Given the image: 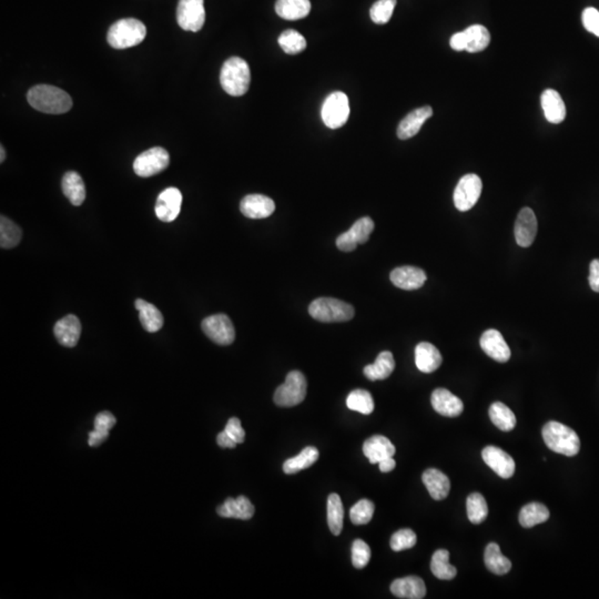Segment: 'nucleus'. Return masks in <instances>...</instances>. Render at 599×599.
Here are the masks:
<instances>
[{"label": "nucleus", "mask_w": 599, "mask_h": 599, "mask_svg": "<svg viewBox=\"0 0 599 599\" xmlns=\"http://www.w3.org/2000/svg\"><path fill=\"white\" fill-rule=\"evenodd\" d=\"M29 105L40 112L62 115L72 107V99L66 91L50 85H37L27 95Z\"/></svg>", "instance_id": "f257e3e1"}, {"label": "nucleus", "mask_w": 599, "mask_h": 599, "mask_svg": "<svg viewBox=\"0 0 599 599\" xmlns=\"http://www.w3.org/2000/svg\"><path fill=\"white\" fill-rule=\"evenodd\" d=\"M223 91L233 97H241L249 91L251 71L249 64L240 57H231L224 62L220 72Z\"/></svg>", "instance_id": "f03ea898"}, {"label": "nucleus", "mask_w": 599, "mask_h": 599, "mask_svg": "<svg viewBox=\"0 0 599 599\" xmlns=\"http://www.w3.org/2000/svg\"><path fill=\"white\" fill-rule=\"evenodd\" d=\"M546 446L553 452L566 456H575L581 450V440L575 431L558 422H548L543 427Z\"/></svg>", "instance_id": "7ed1b4c3"}, {"label": "nucleus", "mask_w": 599, "mask_h": 599, "mask_svg": "<svg viewBox=\"0 0 599 599\" xmlns=\"http://www.w3.org/2000/svg\"><path fill=\"white\" fill-rule=\"evenodd\" d=\"M147 36V28L138 19H121L113 23L107 35V40L115 50H127L138 46Z\"/></svg>", "instance_id": "20e7f679"}, {"label": "nucleus", "mask_w": 599, "mask_h": 599, "mask_svg": "<svg viewBox=\"0 0 599 599\" xmlns=\"http://www.w3.org/2000/svg\"><path fill=\"white\" fill-rule=\"evenodd\" d=\"M309 313L320 322H347L354 317V308L347 302L333 298H319L309 306Z\"/></svg>", "instance_id": "39448f33"}, {"label": "nucleus", "mask_w": 599, "mask_h": 599, "mask_svg": "<svg viewBox=\"0 0 599 599\" xmlns=\"http://www.w3.org/2000/svg\"><path fill=\"white\" fill-rule=\"evenodd\" d=\"M306 376L300 371H292L286 376V382L277 388L274 403L282 407H296L306 399Z\"/></svg>", "instance_id": "423d86ee"}, {"label": "nucleus", "mask_w": 599, "mask_h": 599, "mask_svg": "<svg viewBox=\"0 0 599 599\" xmlns=\"http://www.w3.org/2000/svg\"><path fill=\"white\" fill-rule=\"evenodd\" d=\"M322 120L330 129H337L347 124L350 116V103L342 91L330 93L321 111Z\"/></svg>", "instance_id": "0eeeda50"}, {"label": "nucleus", "mask_w": 599, "mask_h": 599, "mask_svg": "<svg viewBox=\"0 0 599 599\" xmlns=\"http://www.w3.org/2000/svg\"><path fill=\"white\" fill-rule=\"evenodd\" d=\"M483 183L481 178L474 173H468L460 178L454 191V204L460 211L471 210L481 197Z\"/></svg>", "instance_id": "6e6552de"}, {"label": "nucleus", "mask_w": 599, "mask_h": 599, "mask_svg": "<svg viewBox=\"0 0 599 599\" xmlns=\"http://www.w3.org/2000/svg\"><path fill=\"white\" fill-rule=\"evenodd\" d=\"M170 163L169 153L161 147H153L142 152L134 160V170L136 175L149 178L163 173Z\"/></svg>", "instance_id": "1a4fd4ad"}, {"label": "nucleus", "mask_w": 599, "mask_h": 599, "mask_svg": "<svg viewBox=\"0 0 599 599\" xmlns=\"http://www.w3.org/2000/svg\"><path fill=\"white\" fill-rule=\"evenodd\" d=\"M177 21L183 30H201L206 21L204 0H179Z\"/></svg>", "instance_id": "9d476101"}, {"label": "nucleus", "mask_w": 599, "mask_h": 599, "mask_svg": "<svg viewBox=\"0 0 599 599\" xmlns=\"http://www.w3.org/2000/svg\"><path fill=\"white\" fill-rule=\"evenodd\" d=\"M374 230V222L370 216L359 219L349 231L339 234L337 239V249L343 252L354 251L358 245L366 243Z\"/></svg>", "instance_id": "9b49d317"}, {"label": "nucleus", "mask_w": 599, "mask_h": 599, "mask_svg": "<svg viewBox=\"0 0 599 599\" xmlns=\"http://www.w3.org/2000/svg\"><path fill=\"white\" fill-rule=\"evenodd\" d=\"M202 330L209 339L219 345H230L235 339L231 320L226 314H214L202 321Z\"/></svg>", "instance_id": "f8f14e48"}, {"label": "nucleus", "mask_w": 599, "mask_h": 599, "mask_svg": "<svg viewBox=\"0 0 599 599\" xmlns=\"http://www.w3.org/2000/svg\"><path fill=\"white\" fill-rule=\"evenodd\" d=\"M182 193L177 188H168L160 193L155 211L160 221L173 222L180 214Z\"/></svg>", "instance_id": "ddd939ff"}, {"label": "nucleus", "mask_w": 599, "mask_h": 599, "mask_svg": "<svg viewBox=\"0 0 599 599\" xmlns=\"http://www.w3.org/2000/svg\"><path fill=\"white\" fill-rule=\"evenodd\" d=\"M482 458L485 464L501 479H511L514 475V460L501 448L496 446H487L482 452Z\"/></svg>", "instance_id": "4468645a"}, {"label": "nucleus", "mask_w": 599, "mask_h": 599, "mask_svg": "<svg viewBox=\"0 0 599 599\" xmlns=\"http://www.w3.org/2000/svg\"><path fill=\"white\" fill-rule=\"evenodd\" d=\"M515 239L517 245L528 248L535 241L537 234V219L530 208H523L515 222Z\"/></svg>", "instance_id": "2eb2a0df"}, {"label": "nucleus", "mask_w": 599, "mask_h": 599, "mask_svg": "<svg viewBox=\"0 0 599 599\" xmlns=\"http://www.w3.org/2000/svg\"><path fill=\"white\" fill-rule=\"evenodd\" d=\"M479 343H481L482 350L493 360L505 363L511 359V349L505 342L501 332L497 330L491 329L484 332Z\"/></svg>", "instance_id": "dca6fc26"}, {"label": "nucleus", "mask_w": 599, "mask_h": 599, "mask_svg": "<svg viewBox=\"0 0 599 599\" xmlns=\"http://www.w3.org/2000/svg\"><path fill=\"white\" fill-rule=\"evenodd\" d=\"M433 409L443 417H456L462 414L463 402L446 388H436L431 397Z\"/></svg>", "instance_id": "f3484780"}, {"label": "nucleus", "mask_w": 599, "mask_h": 599, "mask_svg": "<svg viewBox=\"0 0 599 599\" xmlns=\"http://www.w3.org/2000/svg\"><path fill=\"white\" fill-rule=\"evenodd\" d=\"M390 279L394 286L402 290H417L424 286L426 274L422 269L405 265L392 271Z\"/></svg>", "instance_id": "a211bd4d"}, {"label": "nucleus", "mask_w": 599, "mask_h": 599, "mask_svg": "<svg viewBox=\"0 0 599 599\" xmlns=\"http://www.w3.org/2000/svg\"><path fill=\"white\" fill-rule=\"evenodd\" d=\"M242 214L249 219H265L274 212V201L263 194H249L240 204Z\"/></svg>", "instance_id": "6ab92c4d"}, {"label": "nucleus", "mask_w": 599, "mask_h": 599, "mask_svg": "<svg viewBox=\"0 0 599 599\" xmlns=\"http://www.w3.org/2000/svg\"><path fill=\"white\" fill-rule=\"evenodd\" d=\"M433 116V109L430 106L421 107L411 111L397 127V136L401 140L411 139L419 134L427 119Z\"/></svg>", "instance_id": "aec40b11"}, {"label": "nucleus", "mask_w": 599, "mask_h": 599, "mask_svg": "<svg viewBox=\"0 0 599 599\" xmlns=\"http://www.w3.org/2000/svg\"><path fill=\"white\" fill-rule=\"evenodd\" d=\"M54 333L60 344L66 347H76L81 335V323L76 315L69 314L57 322Z\"/></svg>", "instance_id": "412c9836"}, {"label": "nucleus", "mask_w": 599, "mask_h": 599, "mask_svg": "<svg viewBox=\"0 0 599 599\" xmlns=\"http://www.w3.org/2000/svg\"><path fill=\"white\" fill-rule=\"evenodd\" d=\"M216 512L224 518H237V520L248 521L252 518L255 508L250 499L245 496L238 499L228 497L223 504L216 508Z\"/></svg>", "instance_id": "4be33fe9"}, {"label": "nucleus", "mask_w": 599, "mask_h": 599, "mask_svg": "<svg viewBox=\"0 0 599 599\" xmlns=\"http://www.w3.org/2000/svg\"><path fill=\"white\" fill-rule=\"evenodd\" d=\"M363 453L371 464H378L385 458H393L395 448L388 437L374 435L363 444Z\"/></svg>", "instance_id": "5701e85b"}, {"label": "nucleus", "mask_w": 599, "mask_h": 599, "mask_svg": "<svg viewBox=\"0 0 599 599\" xmlns=\"http://www.w3.org/2000/svg\"><path fill=\"white\" fill-rule=\"evenodd\" d=\"M391 592L397 598L422 599L426 595V586L419 577H404L392 583Z\"/></svg>", "instance_id": "b1692460"}, {"label": "nucleus", "mask_w": 599, "mask_h": 599, "mask_svg": "<svg viewBox=\"0 0 599 599\" xmlns=\"http://www.w3.org/2000/svg\"><path fill=\"white\" fill-rule=\"evenodd\" d=\"M443 358L437 347L429 342H421L415 347V364L423 373H432L442 364Z\"/></svg>", "instance_id": "393cba45"}, {"label": "nucleus", "mask_w": 599, "mask_h": 599, "mask_svg": "<svg viewBox=\"0 0 599 599\" xmlns=\"http://www.w3.org/2000/svg\"><path fill=\"white\" fill-rule=\"evenodd\" d=\"M422 481L435 501H442L450 494V482L448 476L436 468H429L423 473Z\"/></svg>", "instance_id": "a878e982"}, {"label": "nucleus", "mask_w": 599, "mask_h": 599, "mask_svg": "<svg viewBox=\"0 0 599 599\" xmlns=\"http://www.w3.org/2000/svg\"><path fill=\"white\" fill-rule=\"evenodd\" d=\"M542 107L544 115L550 124H558L563 122L566 117V107L561 95L553 89H546L542 93Z\"/></svg>", "instance_id": "bb28decb"}, {"label": "nucleus", "mask_w": 599, "mask_h": 599, "mask_svg": "<svg viewBox=\"0 0 599 599\" xmlns=\"http://www.w3.org/2000/svg\"><path fill=\"white\" fill-rule=\"evenodd\" d=\"M136 309L139 311V319L142 327L150 333H155L163 327L165 319L157 306L149 302L144 301L142 298L136 300Z\"/></svg>", "instance_id": "cd10ccee"}, {"label": "nucleus", "mask_w": 599, "mask_h": 599, "mask_svg": "<svg viewBox=\"0 0 599 599\" xmlns=\"http://www.w3.org/2000/svg\"><path fill=\"white\" fill-rule=\"evenodd\" d=\"M62 189L64 197L74 206H81L86 199V185L83 178L75 171L64 173L62 180Z\"/></svg>", "instance_id": "c85d7f7f"}, {"label": "nucleus", "mask_w": 599, "mask_h": 599, "mask_svg": "<svg viewBox=\"0 0 599 599\" xmlns=\"http://www.w3.org/2000/svg\"><path fill=\"white\" fill-rule=\"evenodd\" d=\"M311 11L310 0H278L275 11L286 21H298L306 18Z\"/></svg>", "instance_id": "c756f323"}, {"label": "nucleus", "mask_w": 599, "mask_h": 599, "mask_svg": "<svg viewBox=\"0 0 599 599\" xmlns=\"http://www.w3.org/2000/svg\"><path fill=\"white\" fill-rule=\"evenodd\" d=\"M394 368H395V361H394L393 354L388 351H384L378 355L376 362L366 366L363 372L371 381H378V380L388 378L393 373Z\"/></svg>", "instance_id": "7c9ffc66"}, {"label": "nucleus", "mask_w": 599, "mask_h": 599, "mask_svg": "<svg viewBox=\"0 0 599 599\" xmlns=\"http://www.w3.org/2000/svg\"><path fill=\"white\" fill-rule=\"evenodd\" d=\"M463 34L465 38V50L471 54L483 52L491 42L489 31L482 25L468 27L463 31Z\"/></svg>", "instance_id": "2f4dec72"}, {"label": "nucleus", "mask_w": 599, "mask_h": 599, "mask_svg": "<svg viewBox=\"0 0 599 599\" xmlns=\"http://www.w3.org/2000/svg\"><path fill=\"white\" fill-rule=\"evenodd\" d=\"M116 424V417L110 412H101L95 419V430L89 433V445L95 448L108 438L109 431Z\"/></svg>", "instance_id": "473e14b6"}, {"label": "nucleus", "mask_w": 599, "mask_h": 599, "mask_svg": "<svg viewBox=\"0 0 599 599\" xmlns=\"http://www.w3.org/2000/svg\"><path fill=\"white\" fill-rule=\"evenodd\" d=\"M319 460V450L314 446H308L303 448L298 455L289 458L286 463L283 464V472L286 474H296L302 470L310 467Z\"/></svg>", "instance_id": "72a5a7b5"}, {"label": "nucleus", "mask_w": 599, "mask_h": 599, "mask_svg": "<svg viewBox=\"0 0 599 599\" xmlns=\"http://www.w3.org/2000/svg\"><path fill=\"white\" fill-rule=\"evenodd\" d=\"M484 561L487 569L496 575H505L512 569V563L508 558L501 555V548L496 543L487 545L484 554Z\"/></svg>", "instance_id": "f704fd0d"}, {"label": "nucleus", "mask_w": 599, "mask_h": 599, "mask_svg": "<svg viewBox=\"0 0 599 599\" xmlns=\"http://www.w3.org/2000/svg\"><path fill=\"white\" fill-rule=\"evenodd\" d=\"M344 508L342 501L337 494H330L327 497V524L330 530L335 536H339L343 530Z\"/></svg>", "instance_id": "c9c22d12"}, {"label": "nucleus", "mask_w": 599, "mask_h": 599, "mask_svg": "<svg viewBox=\"0 0 599 599\" xmlns=\"http://www.w3.org/2000/svg\"><path fill=\"white\" fill-rule=\"evenodd\" d=\"M549 518V511L540 503H530L525 505L520 512V523L523 528H534L536 525L545 523Z\"/></svg>", "instance_id": "e433bc0d"}, {"label": "nucleus", "mask_w": 599, "mask_h": 599, "mask_svg": "<svg viewBox=\"0 0 599 599\" xmlns=\"http://www.w3.org/2000/svg\"><path fill=\"white\" fill-rule=\"evenodd\" d=\"M489 417L493 424L504 432L512 431L516 425V417L512 409L501 402L492 404L489 407Z\"/></svg>", "instance_id": "4c0bfd02"}, {"label": "nucleus", "mask_w": 599, "mask_h": 599, "mask_svg": "<svg viewBox=\"0 0 599 599\" xmlns=\"http://www.w3.org/2000/svg\"><path fill=\"white\" fill-rule=\"evenodd\" d=\"M431 571L435 577L443 581H450L456 576L458 571L450 564L448 550L438 549L435 552L431 561Z\"/></svg>", "instance_id": "58836bf2"}, {"label": "nucleus", "mask_w": 599, "mask_h": 599, "mask_svg": "<svg viewBox=\"0 0 599 599\" xmlns=\"http://www.w3.org/2000/svg\"><path fill=\"white\" fill-rule=\"evenodd\" d=\"M23 237V231L15 222L7 216L0 218V247L3 249H11L17 247Z\"/></svg>", "instance_id": "ea45409f"}, {"label": "nucleus", "mask_w": 599, "mask_h": 599, "mask_svg": "<svg viewBox=\"0 0 599 599\" xmlns=\"http://www.w3.org/2000/svg\"><path fill=\"white\" fill-rule=\"evenodd\" d=\"M347 405L351 411L361 414L370 415L374 411L373 397L366 390H354L347 396Z\"/></svg>", "instance_id": "a19ab883"}, {"label": "nucleus", "mask_w": 599, "mask_h": 599, "mask_svg": "<svg viewBox=\"0 0 599 599\" xmlns=\"http://www.w3.org/2000/svg\"><path fill=\"white\" fill-rule=\"evenodd\" d=\"M466 508H467L468 520L473 524H481L487 520L489 515V506L483 495L479 493H473L467 497L466 501Z\"/></svg>", "instance_id": "79ce46f5"}, {"label": "nucleus", "mask_w": 599, "mask_h": 599, "mask_svg": "<svg viewBox=\"0 0 599 599\" xmlns=\"http://www.w3.org/2000/svg\"><path fill=\"white\" fill-rule=\"evenodd\" d=\"M278 42L283 52L288 54H300L306 48V38L293 29L283 31Z\"/></svg>", "instance_id": "37998d69"}, {"label": "nucleus", "mask_w": 599, "mask_h": 599, "mask_svg": "<svg viewBox=\"0 0 599 599\" xmlns=\"http://www.w3.org/2000/svg\"><path fill=\"white\" fill-rule=\"evenodd\" d=\"M374 503L370 499H361L350 509V520L355 525H366L373 517Z\"/></svg>", "instance_id": "c03bdc74"}, {"label": "nucleus", "mask_w": 599, "mask_h": 599, "mask_svg": "<svg viewBox=\"0 0 599 599\" xmlns=\"http://www.w3.org/2000/svg\"><path fill=\"white\" fill-rule=\"evenodd\" d=\"M396 0H378L370 11L371 19L378 25H384L392 18Z\"/></svg>", "instance_id": "a18cd8bd"}, {"label": "nucleus", "mask_w": 599, "mask_h": 599, "mask_svg": "<svg viewBox=\"0 0 599 599\" xmlns=\"http://www.w3.org/2000/svg\"><path fill=\"white\" fill-rule=\"evenodd\" d=\"M417 534L409 528H404V530H397L394 533L391 537L392 549L394 552H401V550L409 549L417 545Z\"/></svg>", "instance_id": "49530a36"}, {"label": "nucleus", "mask_w": 599, "mask_h": 599, "mask_svg": "<svg viewBox=\"0 0 599 599\" xmlns=\"http://www.w3.org/2000/svg\"><path fill=\"white\" fill-rule=\"evenodd\" d=\"M371 559V548L362 540H355L352 545V564L355 569H362Z\"/></svg>", "instance_id": "de8ad7c7"}, {"label": "nucleus", "mask_w": 599, "mask_h": 599, "mask_svg": "<svg viewBox=\"0 0 599 599\" xmlns=\"http://www.w3.org/2000/svg\"><path fill=\"white\" fill-rule=\"evenodd\" d=\"M581 21L587 31L599 37V11L596 8H586L581 15Z\"/></svg>", "instance_id": "09e8293b"}, {"label": "nucleus", "mask_w": 599, "mask_h": 599, "mask_svg": "<svg viewBox=\"0 0 599 599\" xmlns=\"http://www.w3.org/2000/svg\"><path fill=\"white\" fill-rule=\"evenodd\" d=\"M223 431L226 433V434L229 435L232 440L237 443V444H241V443L245 442V430L242 429L240 419H237V417H232V419H230L229 421H228V423H226Z\"/></svg>", "instance_id": "8fccbe9b"}, {"label": "nucleus", "mask_w": 599, "mask_h": 599, "mask_svg": "<svg viewBox=\"0 0 599 599\" xmlns=\"http://www.w3.org/2000/svg\"><path fill=\"white\" fill-rule=\"evenodd\" d=\"M589 286L595 292L599 293V260H593L589 265Z\"/></svg>", "instance_id": "3c124183"}, {"label": "nucleus", "mask_w": 599, "mask_h": 599, "mask_svg": "<svg viewBox=\"0 0 599 599\" xmlns=\"http://www.w3.org/2000/svg\"><path fill=\"white\" fill-rule=\"evenodd\" d=\"M450 45L452 47V50H455V52H463V50H465V38H464L463 31L453 35L450 40Z\"/></svg>", "instance_id": "603ef678"}, {"label": "nucleus", "mask_w": 599, "mask_h": 599, "mask_svg": "<svg viewBox=\"0 0 599 599\" xmlns=\"http://www.w3.org/2000/svg\"><path fill=\"white\" fill-rule=\"evenodd\" d=\"M216 443L222 448H234L237 446V443L234 442L224 431L219 433L218 436H216Z\"/></svg>", "instance_id": "864d4df0"}, {"label": "nucleus", "mask_w": 599, "mask_h": 599, "mask_svg": "<svg viewBox=\"0 0 599 599\" xmlns=\"http://www.w3.org/2000/svg\"><path fill=\"white\" fill-rule=\"evenodd\" d=\"M378 466H380V471L383 472V473H388V472L393 471L394 468H395L396 462L393 458H388L381 460L378 463Z\"/></svg>", "instance_id": "5fc2aeb1"}, {"label": "nucleus", "mask_w": 599, "mask_h": 599, "mask_svg": "<svg viewBox=\"0 0 599 599\" xmlns=\"http://www.w3.org/2000/svg\"><path fill=\"white\" fill-rule=\"evenodd\" d=\"M5 159H6L5 148H4V146H1V147H0V163H3L4 161H5Z\"/></svg>", "instance_id": "6e6d98bb"}]
</instances>
